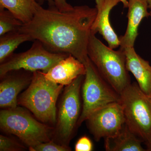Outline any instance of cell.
<instances>
[{
	"label": "cell",
	"mask_w": 151,
	"mask_h": 151,
	"mask_svg": "<svg viewBox=\"0 0 151 151\" xmlns=\"http://www.w3.org/2000/svg\"><path fill=\"white\" fill-rule=\"evenodd\" d=\"M97 10L86 5L61 12L56 7L40 6L32 20L19 31L40 41L51 52L71 55L82 63L88 59L87 47Z\"/></svg>",
	"instance_id": "cell-1"
},
{
	"label": "cell",
	"mask_w": 151,
	"mask_h": 151,
	"mask_svg": "<svg viewBox=\"0 0 151 151\" xmlns=\"http://www.w3.org/2000/svg\"><path fill=\"white\" fill-rule=\"evenodd\" d=\"M63 86L47 79L42 71H35L30 84L18 99V103L29 110L40 122L55 125L57 101Z\"/></svg>",
	"instance_id": "cell-2"
},
{
	"label": "cell",
	"mask_w": 151,
	"mask_h": 151,
	"mask_svg": "<svg viewBox=\"0 0 151 151\" xmlns=\"http://www.w3.org/2000/svg\"><path fill=\"white\" fill-rule=\"evenodd\" d=\"M87 55L101 76L119 94L131 84L124 50L110 48L91 32Z\"/></svg>",
	"instance_id": "cell-3"
},
{
	"label": "cell",
	"mask_w": 151,
	"mask_h": 151,
	"mask_svg": "<svg viewBox=\"0 0 151 151\" xmlns=\"http://www.w3.org/2000/svg\"><path fill=\"white\" fill-rule=\"evenodd\" d=\"M0 127L4 132L16 136L29 148L51 140L52 128L38 122L21 107L1 110Z\"/></svg>",
	"instance_id": "cell-4"
},
{
	"label": "cell",
	"mask_w": 151,
	"mask_h": 151,
	"mask_svg": "<svg viewBox=\"0 0 151 151\" xmlns=\"http://www.w3.org/2000/svg\"><path fill=\"white\" fill-rule=\"evenodd\" d=\"M126 123L145 144L151 139V97L137 83H131L120 94Z\"/></svg>",
	"instance_id": "cell-5"
},
{
	"label": "cell",
	"mask_w": 151,
	"mask_h": 151,
	"mask_svg": "<svg viewBox=\"0 0 151 151\" xmlns=\"http://www.w3.org/2000/svg\"><path fill=\"white\" fill-rule=\"evenodd\" d=\"M84 64L86 71L81 86L83 104L78 127L100 108L121 102L120 94L101 76L89 57Z\"/></svg>",
	"instance_id": "cell-6"
},
{
	"label": "cell",
	"mask_w": 151,
	"mask_h": 151,
	"mask_svg": "<svg viewBox=\"0 0 151 151\" xmlns=\"http://www.w3.org/2000/svg\"><path fill=\"white\" fill-rule=\"evenodd\" d=\"M84 78L80 76L66 86L60 103L55 135L62 145L68 146L81 116L80 92Z\"/></svg>",
	"instance_id": "cell-7"
},
{
	"label": "cell",
	"mask_w": 151,
	"mask_h": 151,
	"mask_svg": "<svg viewBox=\"0 0 151 151\" xmlns=\"http://www.w3.org/2000/svg\"><path fill=\"white\" fill-rule=\"evenodd\" d=\"M68 55L49 51L40 41L35 40L27 51L13 53L1 63L0 77L1 78L10 71L22 69L45 73Z\"/></svg>",
	"instance_id": "cell-8"
},
{
	"label": "cell",
	"mask_w": 151,
	"mask_h": 151,
	"mask_svg": "<svg viewBox=\"0 0 151 151\" xmlns=\"http://www.w3.org/2000/svg\"><path fill=\"white\" fill-rule=\"evenodd\" d=\"M86 121L89 131L97 142L115 136L126 123L121 102L111 103L100 108Z\"/></svg>",
	"instance_id": "cell-9"
},
{
	"label": "cell",
	"mask_w": 151,
	"mask_h": 151,
	"mask_svg": "<svg viewBox=\"0 0 151 151\" xmlns=\"http://www.w3.org/2000/svg\"><path fill=\"white\" fill-rule=\"evenodd\" d=\"M33 72L19 70L6 74L0 83V107L2 109L17 107L18 96L22 90L29 85Z\"/></svg>",
	"instance_id": "cell-10"
},
{
	"label": "cell",
	"mask_w": 151,
	"mask_h": 151,
	"mask_svg": "<svg viewBox=\"0 0 151 151\" xmlns=\"http://www.w3.org/2000/svg\"><path fill=\"white\" fill-rule=\"evenodd\" d=\"M97 13L91 32L99 33L107 41L110 48L116 49L120 45V38L111 26L109 16L111 10L121 2L119 0H95Z\"/></svg>",
	"instance_id": "cell-11"
},
{
	"label": "cell",
	"mask_w": 151,
	"mask_h": 151,
	"mask_svg": "<svg viewBox=\"0 0 151 151\" xmlns=\"http://www.w3.org/2000/svg\"><path fill=\"white\" fill-rule=\"evenodd\" d=\"M128 22L127 30L120 38V48L134 47L138 35V28L143 19L150 16L147 0H128Z\"/></svg>",
	"instance_id": "cell-12"
},
{
	"label": "cell",
	"mask_w": 151,
	"mask_h": 151,
	"mask_svg": "<svg viewBox=\"0 0 151 151\" xmlns=\"http://www.w3.org/2000/svg\"><path fill=\"white\" fill-rule=\"evenodd\" d=\"M86 71L84 63L69 55L44 74L50 81L67 86L78 76L85 75Z\"/></svg>",
	"instance_id": "cell-13"
},
{
	"label": "cell",
	"mask_w": 151,
	"mask_h": 151,
	"mask_svg": "<svg viewBox=\"0 0 151 151\" xmlns=\"http://www.w3.org/2000/svg\"><path fill=\"white\" fill-rule=\"evenodd\" d=\"M126 56V66L134 76L138 86L145 94L151 97V65L135 51L134 47L124 49Z\"/></svg>",
	"instance_id": "cell-14"
},
{
	"label": "cell",
	"mask_w": 151,
	"mask_h": 151,
	"mask_svg": "<svg viewBox=\"0 0 151 151\" xmlns=\"http://www.w3.org/2000/svg\"><path fill=\"white\" fill-rule=\"evenodd\" d=\"M142 141L138 137L126 123L118 134L105 139V147L108 151H146Z\"/></svg>",
	"instance_id": "cell-15"
},
{
	"label": "cell",
	"mask_w": 151,
	"mask_h": 151,
	"mask_svg": "<svg viewBox=\"0 0 151 151\" xmlns=\"http://www.w3.org/2000/svg\"><path fill=\"white\" fill-rule=\"evenodd\" d=\"M40 6L36 0H0V8L8 10L24 24L32 20Z\"/></svg>",
	"instance_id": "cell-16"
},
{
	"label": "cell",
	"mask_w": 151,
	"mask_h": 151,
	"mask_svg": "<svg viewBox=\"0 0 151 151\" xmlns=\"http://www.w3.org/2000/svg\"><path fill=\"white\" fill-rule=\"evenodd\" d=\"M34 41L28 35L19 31L11 32L0 37V63H1L14 53L19 45L27 41Z\"/></svg>",
	"instance_id": "cell-17"
},
{
	"label": "cell",
	"mask_w": 151,
	"mask_h": 151,
	"mask_svg": "<svg viewBox=\"0 0 151 151\" xmlns=\"http://www.w3.org/2000/svg\"><path fill=\"white\" fill-rule=\"evenodd\" d=\"M24 24L8 10L0 8V36L18 31Z\"/></svg>",
	"instance_id": "cell-18"
},
{
	"label": "cell",
	"mask_w": 151,
	"mask_h": 151,
	"mask_svg": "<svg viewBox=\"0 0 151 151\" xmlns=\"http://www.w3.org/2000/svg\"><path fill=\"white\" fill-rule=\"evenodd\" d=\"M30 151H69L71 149L68 146L57 144L54 141L50 140L46 142L41 143L34 147L29 148Z\"/></svg>",
	"instance_id": "cell-19"
},
{
	"label": "cell",
	"mask_w": 151,
	"mask_h": 151,
	"mask_svg": "<svg viewBox=\"0 0 151 151\" xmlns=\"http://www.w3.org/2000/svg\"><path fill=\"white\" fill-rule=\"evenodd\" d=\"M26 150V148L17 142L3 135H0V151H19Z\"/></svg>",
	"instance_id": "cell-20"
},
{
	"label": "cell",
	"mask_w": 151,
	"mask_h": 151,
	"mask_svg": "<svg viewBox=\"0 0 151 151\" xmlns=\"http://www.w3.org/2000/svg\"><path fill=\"white\" fill-rule=\"evenodd\" d=\"M93 145L90 139L86 136H83L78 139L75 146L76 151H91Z\"/></svg>",
	"instance_id": "cell-21"
},
{
	"label": "cell",
	"mask_w": 151,
	"mask_h": 151,
	"mask_svg": "<svg viewBox=\"0 0 151 151\" xmlns=\"http://www.w3.org/2000/svg\"><path fill=\"white\" fill-rule=\"evenodd\" d=\"M55 7L61 12H67L73 8V6L67 2L66 0H54Z\"/></svg>",
	"instance_id": "cell-22"
},
{
	"label": "cell",
	"mask_w": 151,
	"mask_h": 151,
	"mask_svg": "<svg viewBox=\"0 0 151 151\" xmlns=\"http://www.w3.org/2000/svg\"><path fill=\"white\" fill-rule=\"evenodd\" d=\"M36 1L41 6L43 4L45 1H46L48 3L50 7L55 6L54 0H36Z\"/></svg>",
	"instance_id": "cell-23"
},
{
	"label": "cell",
	"mask_w": 151,
	"mask_h": 151,
	"mask_svg": "<svg viewBox=\"0 0 151 151\" xmlns=\"http://www.w3.org/2000/svg\"><path fill=\"white\" fill-rule=\"evenodd\" d=\"M119 1L123 4L124 8H128L129 6V1L128 0H119Z\"/></svg>",
	"instance_id": "cell-24"
},
{
	"label": "cell",
	"mask_w": 151,
	"mask_h": 151,
	"mask_svg": "<svg viewBox=\"0 0 151 151\" xmlns=\"http://www.w3.org/2000/svg\"><path fill=\"white\" fill-rule=\"evenodd\" d=\"M146 145L147 146V149H146L147 151H151V139L148 143L146 144Z\"/></svg>",
	"instance_id": "cell-25"
},
{
	"label": "cell",
	"mask_w": 151,
	"mask_h": 151,
	"mask_svg": "<svg viewBox=\"0 0 151 151\" xmlns=\"http://www.w3.org/2000/svg\"><path fill=\"white\" fill-rule=\"evenodd\" d=\"M148 6V8L151 10V0H147Z\"/></svg>",
	"instance_id": "cell-26"
},
{
	"label": "cell",
	"mask_w": 151,
	"mask_h": 151,
	"mask_svg": "<svg viewBox=\"0 0 151 151\" xmlns=\"http://www.w3.org/2000/svg\"><path fill=\"white\" fill-rule=\"evenodd\" d=\"M150 17H151V11H150Z\"/></svg>",
	"instance_id": "cell-27"
}]
</instances>
